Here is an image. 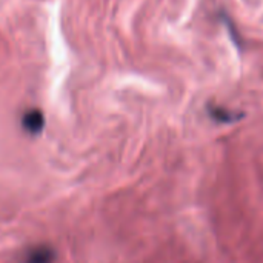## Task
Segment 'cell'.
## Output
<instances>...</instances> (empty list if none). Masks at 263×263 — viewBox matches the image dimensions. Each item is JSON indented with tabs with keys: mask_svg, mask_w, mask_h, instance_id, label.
Wrapping results in <instances>:
<instances>
[{
	"mask_svg": "<svg viewBox=\"0 0 263 263\" xmlns=\"http://www.w3.org/2000/svg\"><path fill=\"white\" fill-rule=\"evenodd\" d=\"M211 116H213V119H216L219 122H233V120L239 119L237 114L234 116L230 111H225V109H220V108H213L211 109Z\"/></svg>",
	"mask_w": 263,
	"mask_h": 263,
	"instance_id": "3957f363",
	"label": "cell"
},
{
	"mask_svg": "<svg viewBox=\"0 0 263 263\" xmlns=\"http://www.w3.org/2000/svg\"><path fill=\"white\" fill-rule=\"evenodd\" d=\"M45 126V117H43V112L37 108H32V109H28L23 112L22 116V128L25 129V133L28 134H39Z\"/></svg>",
	"mask_w": 263,
	"mask_h": 263,
	"instance_id": "6da1fadb",
	"label": "cell"
},
{
	"mask_svg": "<svg viewBox=\"0 0 263 263\" xmlns=\"http://www.w3.org/2000/svg\"><path fill=\"white\" fill-rule=\"evenodd\" d=\"M54 251L49 247H35L29 250L25 256L23 263H52L54 262Z\"/></svg>",
	"mask_w": 263,
	"mask_h": 263,
	"instance_id": "7a4b0ae2",
	"label": "cell"
}]
</instances>
